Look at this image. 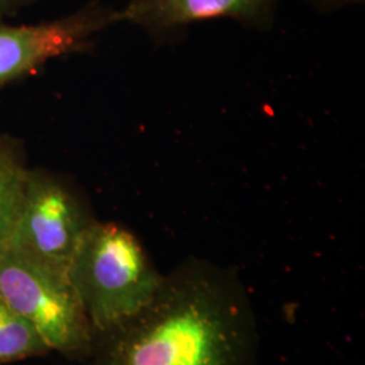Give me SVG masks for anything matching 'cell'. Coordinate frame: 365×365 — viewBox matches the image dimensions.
<instances>
[{
  "label": "cell",
  "instance_id": "cell-2",
  "mask_svg": "<svg viewBox=\"0 0 365 365\" xmlns=\"http://www.w3.org/2000/svg\"><path fill=\"white\" fill-rule=\"evenodd\" d=\"M68 276L95 334L144 309L164 279L134 233L98 220L81 237Z\"/></svg>",
  "mask_w": 365,
  "mask_h": 365
},
{
  "label": "cell",
  "instance_id": "cell-3",
  "mask_svg": "<svg viewBox=\"0 0 365 365\" xmlns=\"http://www.w3.org/2000/svg\"><path fill=\"white\" fill-rule=\"evenodd\" d=\"M0 297L37 330L51 352L88 359L95 333L68 271L7 249L0 255Z\"/></svg>",
  "mask_w": 365,
  "mask_h": 365
},
{
  "label": "cell",
  "instance_id": "cell-6",
  "mask_svg": "<svg viewBox=\"0 0 365 365\" xmlns=\"http://www.w3.org/2000/svg\"><path fill=\"white\" fill-rule=\"evenodd\" d=\"M279 0H129L118 24L140 27L153 38H170L196 22L229 18L264 29L274 21Z\"/></svg>",
  "mask_w": 365,
  "mask_h": 365
},
{
  "label": "cell",
  "instance_id": "cell-9",
  "mask_svg": "<svg viewBox=\"0 0 365 365\" xmlns=\"http://www.w3.org/2000/svg\"><path fill=\"white\" fill-rule=\"evenodd\" d=\"M38 1L41 0H0V19L14 15Z\"/></svg>",
  "mask_w": 365,
  "mask_h": 365
},
{
  "label": "cell",
  "instance_id": "cell-1",
  "mask_svg": "<svg viewBox=\"0 0 365 365\" xmlns=\"http://www.w3.org/2000/svg\"><path fill=\"white\" fill-rule=\"evenodd\" d=\"M259 327L248 288L232 268L188 257L152 300L96 333L90 365H257Z\"/></svg>",
  "mask_w": 365,
  "mask_h": 365
},
{
  "label": "cell",
  "instance_id": "cell-4",
  "mask_svg": "<svg viewBox=\"0 0 365 365\" xmlns=\"http://www.w3.org/2000/svg\"><path fill=\"white\" fill-rule=\"evenodd\" d=\"M96 221L84 194L66 178L30 168L9 248L39 264L68 271L84 233Z\"/></svg>",
  "mask_w": 365,
  "mask_h": 365
},
{
  "label": "cell",
  "instance_id": "cell-10",
  "mask_svg": "<svg viewBox=\"0 0 365 365\" xmlns=\"http://www.w3.org/2000/svg\"><path fill=\"white\" fill-rule=\"evenodd\" d=\"M307 1H310L317 9L327 11V10H336L342 6H348L361 0H307Z\"/></svg>",
  "mask_w": 365,
  "mask_h": 365
},
{
  "label": "cell",
  "instance_id": "cell-8",
  "mask_svg": "<svg viewBox=\"0 0 365 365\" xmlns=\"http://www.w3.org/2000/svg\"><path fill=\"white\" fill-rule=\"evenodd\" d=\"M51 349L37 330L0 297V365L46 356Z\"/></svg>",
  "mask_w": 365,
  "mask_h": 365
},
{
  "label": "cell",
  "instance_id": "cell-5",
  "mask_svg": "<svg viewBox=\"0 0 365 365\" xmlns=\"http://www.w3.org/2000/svg\"><path fill=\"white\" fill-rule=\"evenodd\" d=\"M118 25V10L92 0L61 18L30 25L0 19V90L54 58L86 52L102 31Z\"/></svg>",
  "mask_w": 365,
  "mask_h": 365
},
{
  "label": "cell",
  "instance_id": "cell-7",
  "mask_svg": "<svg viewBox=\"0 0 365 365\" xmlns=\"http://www.w3.org/2000/svg\"><path fill=\"white\" fill-rule=\"evenodd\" d=\"M29 170L25 146L13 135L0 133V255L10 245Z\"/></svg>",
  "mask_w": 365,
  "mask_h": 365
}]
</instances>
